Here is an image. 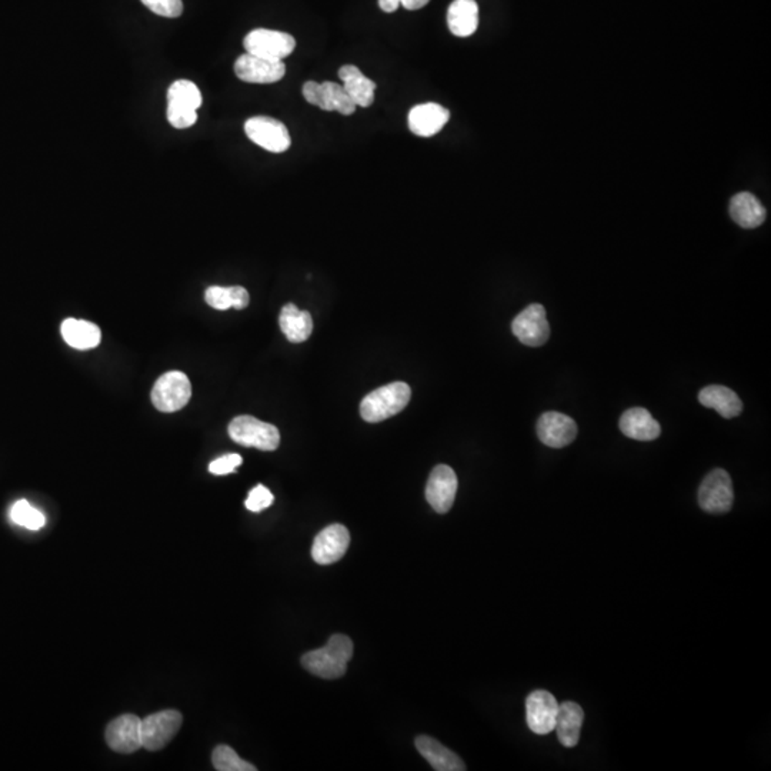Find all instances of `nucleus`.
I'll return each instance as SVG.
<instances>
[{
  "label": "nucleus",
  "mask_w": 771,
  "mask_h": 771,
  "mask_svg": "<svg viewBox=\"0 0 771 771\" xmlns=\"http://www.w3.org/2000/svg\"><path fill=\"white\" fill-rule=\"evenodd\" d=\"M402 6V0H379V7L386 14H393Z\"/></svg>",
  "instance_id": "nucleus-35"
},
{
  "label": "nucleus",
  "mask_w": 771,
  "mask_h": 771,
  "mask_svg": "<svg viewBox=\"0 0 771 771\" xmlns=\"http://www.w3.org/2000/svg\"><path fill=\"white\" fill-rule=\"evenodd\" d=\"M202 101L199 88L186 79H180L172 83L167 92V103H174V105L184 106L193 111H197L202 106Z\"/></svg>",
  "instance_id": "nucleus-28"
},
{
  "label": "nucleus",
  "mask_w": 771,
  "mask_h": 771,
  "mask_svg": "<svg viewBox=\"0 0 771 771\" xmlns=\"http://www.w3.org/2000/svg\"><path fill=\"white\" fill-rule=\"evenodd\" d=\"M242 461L239 455L230 453V455L222 456V458L213 460L209 464V471L212 474H217V476H225V474L233 473L236 469L239 468Z\"/></svg>",
  "instance_id": "nucleus-34"
},
{
  "label": "nucleus",
  "mask_w": 771,
  "mask_h": 771,
  "mask_svg": "<svg viewBox=\"0 0 771 771\" xmlns=\"http://www.w3.org/2000/svg\"><path fill=\"white\" fill-rule=\"evenodd\" d=\"M585 712L575 702H565L559 704V713L555 719L554 732L557 739L565 747H576L580 740Z\"/></svg>",
  "instance_id": "nucleus-19"
},
{
  "label": "nucleus",
  "mask_w": 771,
  "mask_h": 771,
  "mask_svg": "<svg viewBox=\"0 0 771 771\" xmlns=\"http://www.w3.org/2000/svg\"><path fill=\"white\" fill-rule=\"evenodd\" d=\"M412 397L410 386L403 382L382 386L360 403V416L369 423H379L402 412Z\"/></svg>",
  "instance_id": "nucleus-2"
},
{
  "label": "nucleus",
  "mask_w": 771,
  "mask_h": 771,
  "mask_svg": "<svg viewBox=\"0 0 771 771\" xmlns=\"http://www.w3.org/2000/svg\"><path fill=\"white\" fill-rule=\"evenodd\" d=\"M243 45L246 53L271 60H283L296 49V40L291 35L270 29L252 30Z\"/></svg>",
  "instance_id": "nucleus-7"
},
{
  "label": "nucleus",
  "mask_w": 771,
  "mask_h": 771,
  "mask_svg": "<svg viewBox=\"0 0 771 771\" xmlns=\"http://www.w3.org/2000/svg\"><path fill=\"white\" fill-rule=\"evenodd\" d=\"M450 119V111L438 103H422L409 111L407 123L410 132L420 138H430L445 128Z\"/></svg>",
  "instance_id": "nucleus-17"
},
{
  "label": "nucleus",
  "mask_w": 771,
  "mask_h": 771,
  "mask_svg": "<svg viewBox=\"0 0 771 771\" xmlns=\"http://www.w3.org/2000/svg\"><path fill=\"white\" fill-rule=\"evenodd\" d=\"M152 403L159 412L174 413L184 409L192 397L189 377L182 372L162 375L152 389Z\"/></svg>",
  "instance_id": "nucleus-4"
},
{
  "label": "nucleus",
  "mask_w": 771,
  "mask_h": 771,
  "mask_svg": "<svg viewBox=\"0 0 771 771\" xmlns=\"http://www.w3.org/2000/svg\"><path fill=\"white\" fill-rule=\"evenodd\" d=\"M167 121L176 129H187L197 121V111L167 103Z\"/></svg>",
  "instance_id": "nucleus-31"
},
{
  "label": "nucleus",
  "mask_w": 771,
  "mask_h": 771,
  "mask_svg": "<svg viewBox=\"0 0 771 771\" xmlns=\"http://www.w3.org/2000/svg\"><path fill=\"white\" fill-rule=\"evenodd\" d=\"M459 481L455 470L446 464H438L430 473L426 486V501L438 513H448L455 503Z\"/></svg>",
  "instance_id": "nucleus-12"
},
{
  "label": "nucleus",
  "mask_w": 771,
  "mask_h": 771,
  "mask_svg": "<svg viewBox=\"0 0 771 771\" xmlns=\"http://www.w3.org/2000/svg\"><path fill=\"white\" fill-rule=\"evenodd\" d=\"M733 502L734 491L730 474L723 469L710 471L700 484V507L707 513L724 514L732 510Z\"/></svg>",
  "instance_id": "nucleus-5"
},
{
  "label": "nucleus",
  "mask_w": 771,
  "mask_h": 771,
  "mask_svg": "<svg viewBox=\"0 0 771 771\" xmlns=\"http://www.w3.org/2000/svg\"><path fill=\"white\" fill-rule=\"evenodd\" d=\"M536 430L543 445L553 449L572 445L577 436L575 420L559 412L543 413L537 420Z\"/></svg>",
  "instance_id": "nucleus-14"
},
{
  "label": "nucleus",
  "mask_w": 771,
  "mask_h": 771,
  "mask_svg": "<svg viewBox=\"0 0 771 771\" xmlns=\"http://www.w3.org/2000/svg\"><path fill=\"white\" fill-rule=\"evenodd\" d=\"M205 301L210 308L217 309V311H227L230 308L243 311V309L248 308L250 296L242 286H232V288L212 286L205 293Z\"/></svg>",
  "instance_id": "nucleus-27"
},
{
  "label": "nucleus",
  "mask_w": 771,
  "mask_h": 771,
  "mask_svg": "<svg viewBox=\"0 0 771 771\" xmlns=\"http://www.w3.org/2000/svg\"><path fill=\"white\" fill-rule=\"evenodd\" d=\"M430 0H402V6L407 10H418L425 7Z\"/></svg>",
  "instance_id": "nucleus-36"
},
{
  "label": "nucleus",
  "mask_w": 771,
  "mask_h": 771,
  "mask_svg": "<svg viewBox=\"0 0 771 771\" xmlns=\"http://www.w3.org/2000/svg\"><path fill=\"white\" fill-rule=\"evenodd\" d=\"M620 430L626 438L639 441L656 440L661 433V428L656 418L644 407H633L626 410L620 417Z\"/></svg>",
  "instance_id": "nucleus-18"
},
{
  "label": "nucleus",
  "mask_w": 771,
  "mask_h": 771,
  "mask_svg": "<svg viewBox=\"0 0 771 771\" xmlns=\"http://www.w3.org/2000/svg\"><path fill=\"white\" fill-rule=\"evenodd\" d=\"M281 332L291 343H301L311 337L313 332V319L306 311H299L298 306L288 303L283 306L279 317Z\"/></svg>",
  "instance_id": "nucleus-24"
},
{
  "label": "nucleus",
  "mask_w": 771,
  "mask_h": 771,
  "mask_svg": "<svg viewBox=\"0 0 771 771\" xmlns=\"http://www.w3.org/2000/svg\"><path fill=\"white\" fill-rule=\"evenodd\" d=\"M275 502V497L269 491L268 487L259 484L252 491L248 493V501H246V509L250 510L253 513H259L262 510L268 509Z\"/></svg>",
  "instance_id": "nucleus-33"
},
{
  "label": "nucleus",
  "mask_w": 771,
  "mask_h": 771,
  "mask_svg": "<svg viewBox=\"0 0 771 771\" xmlns=\"http://www.w3.org/2000/svg\"><path fill=\"white\" fill-rule=\"evenodd\" d=\"M212 762L219 771H256L255 766L245 762L229 745H217L213 752Z\"/></svg>",
  "instance_id": "nucleus-29"
},
{
  "label": "nucleus",
  "mask_w": 771,
  "mask_h": 771,
  "mask_svg": "<svg viewBox=\"0 0 771 771\" xmlns=\"http://www.w3.org/2000/svg\"><path fill=\"white\" fill-rule=\"evenodd\" d=\"M229 436L238 445L263 451L276 450L280 445L279 428L253 416L233 418L229 425Z\"/></svg>",
  "instance_id": "nucleus-3"
},
{
  "label": "nucleus",
  "mask_w": 771,
  "mask_h": 771,
  "mask_svg": "<svg viewBox=\"0 0 771 771\" xmlns=\"http://www.w3.org/2000/svg\"><path fill=\"white\" fill-rule=\"evenodd\" d=\"M354 657V641L344 634H334L326 646L301 657V666L313 676L333 680L344 676L347 663Z\"/></svg>",
  "instance_id": "nucleus-1"
},
{
  "label": "nucleus",
  "mask_w": 771,
  "mask_h": 771,
  "mask_svg": "<svg viewBox=\"0 0 771 771\" xmlns=\"http://www.w3.org/2000/svg\"><path fill=\"white\" fill-rule=\"evenodd\" d=\"M699 400L704 407L714 409L722 417H737L743 412V402L734 390L725 386H706L700 390Z\"/></svg>",
  "instance_id": "nucleus-22"
},
{
  "label": "nucleus",
  "mask_w": 771,
  "mask_h": 771,
  "mask_svg": "<svg viewBox=\"0 0 771 771\" xmlns=\"http://www.w3.org/2000/svg\"><path fill=\"white\" fill-rule=\"evenodd\" d=\"M730 215L737 225L745 229H755L762 226L767 217L765 206L752 193L742 192L730 202Z\"/></svg>",
  "instance_id": "nucleus-23"
},
{
  "label": "nucleus",
  "mask_w": 771,
  "mask_h": 771,
  "mask_svg": "<svg viewBox=\"0 0 771 771\" xmlns=\"http://www.w3.org/2000/svg\"><path fill=\"white\" fill-rule=\"evenodd\" d=\"M141 2L147 9L152 10L153 14L159 15V16L174 19V17H179L180 15L184 14V2L182 0H141Z\"/></svg>",
  "instance_id": "nucleus-32"
},
{
  "label": "nucleus",
  "mask_w": 771,
  "mask_h": 771,
  "mask_svg": "<svg viewBox=\"0 0 771 771\" xmlns=\"http://www.w3.org/2000/svg\"><path fill=\"white\" fill-rule=\"evenodd\" d=\"M514 336L530 347H540L550 337V324L547 322L546 309L542 304L533 303L512 322Z\"/></svg>",
  "instance_id": "nucleus-10"
},
{
  "label": "nucleus",
  "mask_w": 771,
  "mask_h": 771,
  "mask_svg": "<svg viewBox=\"0 0 771 771\" xmlns=\"http://www.w3.org/2000/svg\"><path fill=\"white\" fill-rule=\"evenodd\" d=\"M246 136L271 153H283L291 144L290 133L278 119L256 116L246 121Z\"/></svg>",
  "instance_id": "nucleus-8"
},
{
  "label": "nucleus",
  "mask_w": 771,
  "mask_h": 771,
  "mask_svg": "<svg viewBox=\"0 0 771 771\" xmlns=\"http://www.w3.org/2000/svg\"><path fill=\"white\" fill-rule=\"evenodd\" d=\"M448 25L458 37H469L479 26V6L474 0H455L448 10Z\"/></svg>",
  "instance_id": "nucleus-25"
},
{
  "label": "nucleus",
  "mask_w": 771,
  "mask_h": 771,
  "mask_svg": "<svg viewBox=\"0 0 771 771\" xmlns=\"http://www.w3.org/2000/svg\"><path fill=\"white\" fill-rule=\"evenodd\" d=\"M301 92L306 101L322 111H339L340 115L350 116L357 109L343 86L334 82H306Z\"/></svg>",
  "instance_id": "nucleus-9"
},
{
  "label": "nucleus",
  "mask_w": 771,
  "mask_h": 771,
  "mask_svg": "<svg viewBox=\"0 0 771 771\" xmlns=\"http://www.w3.org/2000/svg\"><path fill=\"white\" fill-rule=\"evenodd\" d=\"M559 702L546 690H536L526 699V720L534 734L544 735L554 732Z\"/></svg>",
  "instance_id": "nucleus-13"
},
{
  "label": "nucleus",
  "mask_w": 771,
  "mask_h": 771,
  "mask_svg": "<svg viewBox=\"0 0 771 771\" xmlns=\"http://www.w3.org/2000/svg\"><path fill=\"white\" fill-rule=\"evenodd\" d=\"M184 717L177 710H164L142 720V747L159 752L166 747L179 732Z\"/></svg>",
  "instance_id": "nucleus-6"
},
{
  "label": "nucleus",
  "mask_w": 771,
  "mask_h": 771,
  "mask_svg": "<svg viewBox=\"0 0 771 771\" xmlns=\"http://www.w3.org/2000/svg\"><path fill=\"white\" fill-rule=\"evenodd\" d=\"M416 748L436 771L466 770L463 760L433 737L420 735L416 739Z\"/></svg>",
  "instance_id": "nucleus-20"
},
{
  "label": "nucleus",
  "mask_w": 771,
  "mask_h": 771,
  "mask_svg": "<svg viewBox=\"0 0 771 771\" xmlns=\"http://www.w3.org/2000/svg\"><path fill=\"white\" fill-rule=\"evenodd\" d=\"M235 73L240 80L255 85H271L285 78L283 60L265 59L245 53L235 63Z\"/></svg>",
  "instance_id": "nucleus-11"
},
{
  "label": "nucleus",
  "mask_w": 771,
  "mask_h": 771,
  "mask_svg": "<svg viewBox=\"0 0 771 771\" xmlns=\"http://www.w3.org/2000/svg\"><path fill=\"white\" fill-rule=\"evenodd\" d=\"M10 519L17 526L29 530H40L47 523V519L40 513L39 510L30 506L29 502L26 501L16 502L12 506Z\"/></svg>",
  "instance_id": "nucleus-30"
},
{
  "label": "nucleus",
  "mask_w": 771,
  "mask_h": 771,
  "mask_svg": "<svg viewBox=\"0 0 771 771\" xmlns=\"http://www.w3.org/2000/svg\"><path fill=\"white\" fill-rule=\"evenodd\" d=\"M339 78L343 82L344 90L357 108H369L375 101L376 83L366 78L354 65H344L340 68Z\"/></svg>",
  "instance_id": "nucleus-21"
},
{
  "label": "nucleus",
  "mask_w": 771,
  "mask_h": 771,
  "mask_svg": "<svg viewBox=\"0 0 771 771\" xmlns=\"http://www.w3.org/2000/svg\"><path fill=\"white\" fill-rule=\"evenodd\" d=\"M350 544V533L343 524H331L317 534L312 547V557L317 565L339 562Z\"/></svg>",
  "instance_id": "nucleus-16"
},
{
  "label": "nucleus",
  "mask_w": 771,
  "mask_h": 771,
  "mask_svg": "<svg viewBox=\"0 0 771 771\" xmlns=\"http://www.w3.org/2000/svg\"><path fill=\"white\" fill-rule=\"evenodd\" d=\"M106 743L113 752L132 755L142 748V719L123 714L106 727Z\"/></svg>",
  "instance_id": "nucleus-15"
},
{
  "label": "nucleus",
  "mask_w": 771,
  "mask_h": 771,
  "mask_svg": "<svg viewBox=\"0 0 771 771\" xmlns=\"http://www.w3.org/2000/svg\"><path fill=\"white\" fill-rule=\"evenodd\" d=\"M60 333L66 343L73 349H95L100 344V329L90 322L66 319L60 327Z\"/></svg>",
  "instance_id": "nucleus-26"
}]
</instances>
